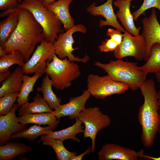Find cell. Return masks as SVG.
Instances as JSON below:
<instances>
[{
    "label": "cell",
    "mask_w": 160,
    "mask_h": 160,
    "mask_svg": "<svg viewBox=\"0 0 160 160\" xmlns=\"http://www.w3.org/2000/svg\"><path fill=\"white\" fill-rule=\"evenodd\" d=\"M18 9L17 26L8 39L0 46L7 54L20 51L26 62L37 45L44 39L43 29L30 11L24 9Z\"/></svg>",
    "instance_id": "6da1fadb"
},
{
    "label": "cell",
    "mask_w": 160,
    "mask_h": 160,
    "mask_svg": "<svg viewBox=\"0 0 160 160\" xmlns=\"http://www.w3.org/2000/svg\"><path fill=\"white\" fill-rule=\"evenodd\" d=\"M140 89L144 99L137 115L142 128L141 139L143 145L150 148L153 144L160 130L158 92L155 83L152 79L146 80Z\"/></svg>",
    "instance_id": "7a4b0ae2"
},
{
    "label": "cell",
    "mask_w": 160,
    "mask_h": 160,
    "mask_svg": "<svg viewBox=\"0 0 160 160\" xmlns=\"http://www.w3.org/2000/svg\"><path fill=\"white\" fill-rule=\"evenodd\" d=\"M94 64L103 69L114 80L128 85L132 91L140 88L146 80L147 74L137 63L118 59L107 63L96 61Z\"/></svg>",
    "instance_id": "3957f363"
},
{
    "label": "cell",
    "mask_w": 160,
    "mask_h": 160,
    "mask_svg": "<svg viewBox=\"0 0 160 160\" xmlns=\"http://www.w3.org/2000/svg\"><path fill=\"white\" fill-rule=\"evenodd\" d=\"M14 8L25 9L31 13L42 28L45 40L53 42L57 38L62 23L55 14L39 0H23Z\"/></svg>",
    "instance_id": "277c9868"
},
{
    "label": "cell",
    "mask_w": 160,
    "mask_h": 160,
    "mask_svg": "<svg viewBox=\"0 0 160 160\" xmlns=\"http://www.w3.org/2000/svg\"><path fill=\"white\" fill-rule=\"evenodd\" d=\"M45 73L50 78L52 86L60 90L71 87L72 81L81 75L77 64L70 61L67 57L60 59L55 54L51 62H47Z\"/></svg>",
    "instance_id": "5b68a950"
},
{
    "label": "cell",
    "mask_w": 160,
    "mask_h": 160,
    "mask_svg": "<svg viewBox=\"0 0 160 160\" xmlns=\"http://www.w3.org/2000/svg\"><path fill=\"white\" fill-rule=\"evenodd\" d=\"M77 118L84 125V137H89L92 140L91 152H94L96 136L98 132L109 126L111 123L109 116L103 113L97 107L85 108Z\"/></svg>",
    "instance_id": "8992f818"
},
{
    "label": "cell",
    "mask_w": 160,
    "mask_h": 160,
    "mask_svg": "<svg viewBox=\"0 0 160 160\" xmlns=\"http://www.w3.org/2000/svg\"><path fill=\"white\" fill-rule=\"evenodd\" d=\"M87 90L96 99H104L108 96L124 93L129 87L126 84L115 81L107 75L100 76L94 74L88 76Z\"/></svg>",
    "instance_id": "52a82bcc"
},
{
    "label": "cell",
    "mask_w": 160,
    "mask_h": 160,
    "mask_svg": "<svg viewBox=\"0 0 160 160\" xmlns=\"http://www.w3.org/2000/svg\"><path fill=\"white\" fill-rule=\"evenodd\" d=\"M86 27L81 24L74 25L65 32L59 33L57 38L53 42L55 54L59 58L63 59L67 57L70 61L85 63L89 60L87 54L82 58L75 56L72 53L74 50L79 49L74 48L73 45L75 41L73 34L77 32L83 33L87 32Z\"/></svg>",
    "instance_id": "ba28073f"
},
{
    "label": "cell",
    "mask_w": 160,
    "mask_h": 160,
    "mask_svg": "<svg viewBox=\"0 0 160 160\" xmlns=\"http://www.w3.org/2000/svg\"><path fill=\"white\" fill-rule=\"evenodd\" d=\"M55 54L53 42L43 39L22 67L23 73L25 74L44 73L47 62H51Z\"/></svg>",
    "instance_id": "9c48e42d"
},
{
    "label": "cell",
    "mask_w": 160,
    "mask_h": 160,
    "mask_svg": "<svg viewBox=\"0 0 160 160\" xmlns=\"http://www.w3.org/2000/svg\"><path fill=\"white\" fill-rule=\"evenodd\" d=\"M146 48L145 41L141 35L134 36L126 31L124 33L122 41L114 51L117 58L122 59L132 57L138 61L144 59Z\"/></svg>",
    "instance_id": "30bf717a"
},
{
    "label": "cell",
    "mask_w": 160,
    "mask_h": 160,
    "mask_svg": "<svg viewBox=\"0 0 160 160\" xmlns=\"http://www.w3.org/2000/svg\"><path fill=\"white\" fill-rule=\"evenodd\" d=\"M144 154L143 149L137 151L113 143L104 144L97 153L99 160H139L144 159Z\"/></svg>",
    "instance_id": "8fae6325"
},
{
    "label": "cell",
    "mask_w": 160,
    "mask_h": 160,
    "mask_svg": "<svg viewBox=\"0 0 160 160\" xmlns=\"http://www.w3.org/2000/svg\"><path fill=\"white\" fill-rule=\"evenodd\" d=\"M143 29L141 35L145 41L146 52L144 59L146 61L149 57L153 45L160 44V24L159 22L154 8H153L150 15L142 20Z\"/></svg>",
    "instance_id": "7c38bea8"
},
{
    "label": "cell",
    "mask_w": 160,
    "mask_h": 160,
    "mask_svg": "<svg viewBox=\"0 0 160 160\" xmlns=\"http://www.w3.org/2000/svg\"><path fill=\"white\" fill-rule=\"evenodd\" d=\"M113 1L107 0L105 3L99 6L96 5V2H93L86 8V11L92 16L101 15L105 18L104 20H100L99 25L100 28L109 25L124 33L126 30L119 23L116 14L114 12Z\"/></svg>",
    "instance_id": "4fadbf2b"
},
{
    "label": "cell",
    "mask_w": 160,
    "mask_h": 160,
    "mask_svg": "<svg viewBox=\"0 0 160 160\" xmlns=\"http://www.w3.org/2000/svg\"><path fill=\"white\" fill-rule=\"evenodd\" d=\"M18 107L17 103H15L11 110L7 114L0 116V145H5L13 134L22 131L28 127L18 121L15 111Z\"/></svg>",
    "instance_id": "5bb4252c"
},
{
    "label": "cell",
    "mask_w": 160,
    "mask_h": 160,
    "mask_svg": "<svg viewBox=\"0 0 160 160\" xmlns=\"http://www.w3.org/2000/svg\"><path fill=\"white\" fill-rule=\"evenodd\" d=\"M90 95L89 91L85 90L80 96L70 98L67 103L60 105L52 113L57 119L66 116L71 119H76L85 108L86 103Z\"/></svg>",
    "instance_id": "9a60e30c"
},
{
    "label": "cell",
    "mask_w": 160,
    "mask_h": 160,
    "mask_svg": "<svg viewBox=\"0 0 160 160\" xmlns=\"http://www.w3.org/2000/svg\"><path fill=\"white\" fill-rule=\"evenodd\" d=\"M133 0H116L113 5L119 10L116 15L126 31L134 36L139 34L141 27H137L134 23L133 15L130 10L131 2Z\"/></svg>",
    "instance_id": "2e32d148"
},
{
    "label": "cell",
    "mask_w": 160,
    "mask_h": 160,
    "mask_svg": "<svg viewBox=\"0 0 160 160\" xmlns=\"http://www.w3.org/2000/svg\"><path fill=\"white\" fill-rule=\"evenodd\" d=\"M73 0H57L45 7L53 13L63 25L66 31L75 25L70 14L69 7Z\"/></svg>",
    "instance_id": "e0dca14e"
},
{
    "label": "cell",
    "mask_w": 160,
    "mask_h": 160,
    "mask_svg": "<svg viewBox=\"0 0 160 160\" xmlns=\"http://www.w3.org/2000/svg\"><path fill=\"white\" fill-rule=\"evenodd\" d=\"M74 124L65 129L56 131H51L41 135L39 142L44 140L57 139L62 141L71 139L78 142L80 139L76 136L79 133L84 132V126H81V121L77 118Z\"/></svg>",
    "instance_id": "ac0fdd59"
},
{
    "label": "cell",
    "mask_w": 160,
    "mask_h": 160,
    "mask_svg": "<svg viewBox=\"0 0 160 160\" xmlns=\"http://www.w3.org/2000/svg\"><path fill=\"white\" fill-rule=\"evenodd\" d=\"M19 9L14 8L6 10L0 17H7L0 21V45H2L9 38L16 28L18 23Z\"/></svg>",
    "instance_id": "d6986e66"
},
{
    "label": "cell",
    "mask_w": 160,
    "mask_h": 160,
    "mask_svg": "<svg viewBox=\"0 0 160 160\" xmlns=\"http://www.w3.org/2000/svg\"><path fill=\"white\" fill-rule=\"evenodd\" d=\"M20 66L17 67L8 77L2 82L0 88V97L7 95L19 93L24 75Z\"/></svg>",
    "instance_id": "ffe728a7"
},
{
    "label": "cell",
    "mask_w": 160,
    "mask_h": 160,
    "mask_svg": "<svg viewBox=\"0 0 160 160\" xmlns=\"http://www.w3.org/2000/svg\"><path fill=\"white\" fill-rule=\"evenodd\" d=\"M33 100L32 102H27L21 106L18 110V116L29 114L53 112V111L39 93H37Z\"/></svg>",
    "instance_id": "44dd1931"
},
{
    "label": "cell",
    "mask_w": 160,
    "mask_h": 160,
    "mask_svg": "<svg viewBox=\"0 0 160 160\" xmlns=\"http://www.w3.org/2000/svg\"><path fill=\"white\" fill-rule=\"evenodd\" d=\"M32 149V147L23 143L7 142L5 145L0 146V160H11Z\"/></svg>",
    "instance_id": "7402d4cb"
},
{
    "label": "cell",
    "mask_w": 160,
    "mask_h": 160,
    "mask_svg": "<svg viewBox=\"0 0 160 160\" xmlns=\"http://www.w3.org/2000/svg\"><path fill=\"white\" fill-rule=\"evenodd\" d=\"M18 122L22 124L34 123L39 125L52 126L59 123L60 119H57L52 113L29 114L18 117Z\"/></svg>",
    "instance_id": "603a6c76"
},
{
    "label": "cell",
    "mask_w": 160,
    "mask_h": 160,
    "mask_svg": "<svg viewBox=\"0 0 160 160\" xmlns=\"http://www.w3.org/2000/svg\"><path fill=\"white\" fill-rule=\"evenodd\" d=\"M48 75L46 74L43 79L41 86L37 88V91L41 92L43 98L51 109L55 110L61 104V100L57 96L52 89V82Z\"/></svg>",
    "instance_id": "cb8c5ba5"
},
{
    "label": "cell",
    "mask_w": 160,
    "mask_h": 160,
    "mask_svg": "<svg viewBox=\"0 0 160 160\" xmlns=\"http://www.w3.org/2000/svg\"><path fill=\"white\" fill-rule=\"evenodd\" d=\"M42 75L41 73H36L33 76H30L27 74H24L22 84L17 100L18 107H20L28 102L30 97H29L30 94L33 91L36 82Z\"/></svg>",
    "instance_id": "d4e9b609"
},
{
    "label": "cell",
    "mask_w": 160,
    "mask_h": 160,
    "mask_svg": "<svg viewBox=\"0 0 160 160\" xmlns=\"http://www.w3.org/2000/svg\"><path fill=\"white\" fill-rule=\"evenodd\" d=\"M58 124L57 123L45 127H41L40 125H31L27 129L14 134L11 136L9 139L23 138L27 139L29 141H33L39 136L55 129Z\"/></svg>",
    "instance_id": "484cf974"
},
{
    "label": "cell",
    "mask_w": 160,
    "mask_h": 160,
    "mask_svg": "<svg viewBox=\"0 0 160 160\" xmlns=\"http://www.w3.org/2000/svg\"><path fill=\"white\" fill-rule=\"evenodd\" d=\"M141 67L147 74L160 71V44L156 43L153 45L149 57Z\"/></svg>",
    "instance_id": "4316f807"
},
{
    "label": "cell",
    "mask_w": 160,
    "mask_h": 160,
    "mask_svg": "<svg viewBox=\"0 0 160 160\" xmlns=\"http://www.w3.org/2000/svg\"><path fill=\"white\" fill-rule=\"evenodd\" d=\"M42 144L51 146L54 151L58 160H72L76 155V152H71L64 147L63 141L57 139L44 140Z\"/></svg>",
    "instance_id": "83f0119b"
},
{
    "label": "cell",
    "mask_w": 160,
    "mask_h": 160,
    "mask_svg": "<svg viewBox=\"0 0 160 160\" xmlns=\"http://www.w3.org/2000/svg\"><path fill=\"white\" fill-rule=\"evenodd\" d=\"M25 63L23 56L20 51L7 54L0 57V72L9 71V68L14 64L22 67Z\"/></svg>",
    "instance_id": "f1b7e54d"
},
{
    "label": "cell",
    "mask_w": 160,
    "mask_h": 160,
    "mask_svg": "<svg viewBox=\"0 0 160 160\" xmlns=\"http://www.w3.org/2000/svg\"><path fill=\"white\" fill-rule=\"evenodd\" d=\"M18 93L10 94L0 97V115H4L11 110L17 100Z\"/></svg>",
    "instance_id": "f546056e"
},
{
    "label": "cell",
    "mask_w": 160,
    "mask_h": 160,
    "mask_svg": "<svg viewBox=\"0 0 160 160\" xmlns=\"http://www.w3.org/2000/svg\"><path fill=\"white\" fill-rule=\"evenodd\" d=\"M156 8L160 12V0H144L139 8L134 11L132 15L134 21H137L139 17L144 14L145 11L151 8Z\"/></svg>",
    "instance_id": "4dcf8cb0"
},
{
    "label": "cell",
    "mask_w": 160,
    "mask_h": 160,
    "mask_svg": "<svg viewBox=\"0 0 160 160\" xmlns=\"http://www.w3.org/2000/svg\"><path fill=\"white\" fill-rule=\"evenodd\" d=\"M119 44L110 38L103 41L98 47L100 52L114 51Z\"/></svg>",
    "instance_id": "1f68e13d"
},
{
    "label": "cell",
    "mask_w": 160,
    "mask_h": 160,
    "mask_svg": "<svg viewBox=\"0 0 160 160\" xmlns=\"http://www.w3.org/2000/svg\"><path fill=\"white\" fill-rule=\"evenodd\" d=\"M121 32L117 29L115 30L109 28L108 30L106 35L120 44L122 41L124 36V33H122Z\"/></svg>",
    "instance_id": "d6a6232c"
},
{
    "label": "cell",
    "mask_w": 160,
    "mask_h": 160,
    "mask_svg": "<svg viewBox=\"0 0 160 160\" xmlns=\"http://www.w3.org/2000/svg\"><path fill=\"white\" fill-rule=\"evenodd\" d=\"M22 1V0H0V9L14 8Z\"/></svg>",
    "instance_id": "836d02e7"
},
{
    "label": "cell",
    "mask_w": 160,
    "mask_h": 160,
    "mask_svg": "<svg viewBox=\"0 0 160 160\" xmlns=\"http://www.w3.org/2000/svg\"><path fill=\"white\" fill-rule=\"evenodd\" d=\"M91 151V147L89 146L84 152L81 154L75 156L72 160H81L82 159L84 156L87 154H89Z\"/></svg>",
    "instance_id": "e575fe53"
},
{
    "label": "cell",
    "mask_w": 160,
    "mask_h": 160,
    "mask_svg": "<svg viewBox=\"0 0 160 160\" xmlns=\"http://www.w3.org/2000/svg\"><path fill=\"white\" fill-rule=\"evenodd\" d=\"M11 73L10 71L0 72V82L2 83L9 76Z\"/></svg>",
    "instance_id": "d590c367"
},
{
    "label": "cell",
    "mask_w": 160,
    "mask_h": 160,
    "mask_svg": "<svg viewBox=\"0 0 160 160\" xmlns=\"http://www.w3.org/2000/svg\"><path fill=\"white\" fill-rule=\"evenodd\" d=\"M159 132L160 135V130ZM143 157L148 160H160V156L158 157H154L144 154L143 155Z\"/></svg>",
    "instance_id": "8d00e7d4"
},
{
    "label": "cell",
    "mask_w": 160,
    "mask_h": 160,
    "mask_svg": "<svg viewBox=\"0 0 160 160\" xmlns=\"http://www.w3.org/2000/svg\"><path fill=\"white\" fill-rule=\"evenodd\" d=\"M45 7L50 4L57 0H39Z\"/></svg>",
    "instance_id": "74e56055"
},
{
    "label": "cell",
    "mask_w": 160,
    "mask_h": 160,
    "mask_svg": "<svg viewBox=\"0 0 160 160\" xmlns=\"http://www.w3.org/2000/svg\"><path fill=\"white\" fill-rule=\"evenodd\" d=\"M6 54H7V53L5 51L1 46H0V57L4 56Z\"/></svg>",
    "instance_id": "f35d334b"
},
{
    "label": "cell",
    "mask_w": 160,
    "mask_h": 160,
    "mask_svg": "<svg viewBox=\"0 0 160 160\" xmlns=\"http://www.w3.org/2000/svg\"><path fill=\"white\" fill-rule=\"evenodd\" d=\"M155 75L157 81L160 84V71L156 73Z\"/></svg>",
    "instance_id": "ab89813d"
},
{
    "label": "cell",
    "mask_w": 160,
    "mask_h": 160,
    "mask_svg": "<svg viewBox=\"0 0 160 160\" xmlns=\"http://www.w3.org/2000/svg\"><path fill=\"white\" fill-rule=\"evenodd\" d=\"M158 101L159 106H160V85L159 86V90L158 92ZM159 118L160 122V113L159 114Z\"/></svg>",
    "instance_id": "60d3db41"
}]
</instances>
